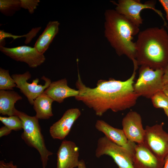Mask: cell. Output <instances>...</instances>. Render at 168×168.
<instances>
[{
    "label": "cell",
    "instance_id": "obj_1",
    "mask_svg": "<svg viewBox=\"0 0 168 168\" xmlns=\"http://www.w3.org/2000/svg\"><path fill=\"white\" fill-rule=\"evenodd\" d=\"M138 68L133 65L132 75L125 81L111 78L108 80L100 79L93 88L83 82L78 69L75 85L79 94L75 98L92 109L100 117L110 110L117 112L130 108L136 104L140 96L135 91L133 85Z\"/></svg>",
    "mask_w": 168,
    "mask_h": 168
},
{
    "label": "cell",
    "instance_id": "obj_2",
    "mask_svg": "<svg viewBox=\"0 0 168 168\" xmlns=\"http://www.w3.org/2000/svg\"><path fill=\"white\" fill-rule=\"evenodd\" d=\"M135 43L138 66L164 69L168 63V34L163 27L140 31Z\"/></svg>",
    "mask_w": 168,
    "mask_h": 168
},
{
    "label": "cell",
    "instance_id": "obj_3",
    "mask_svg": "<svg viewBox=\"0 0 168 168\" xmlns=\"http://www.w3.org/2000/svg\"><path fill=\"white\" fill-rule=\"evenodd\" d=\"M105 35L118 55H124L133 63L137 62L133 36L139 32L137 26L115 10L105 13Z\"/></svg>",
    "mask_w": 168,
    "mask_h": 168
},
{
    "label": "cell",
    "instance_id": "obj_4",
    "mask_svg": "<svg viewBox=\"0 0 168 168\" xmlns=\"http://www.w3.org/2000/svg\"><path fill=\"white\" fill-rule=\"evenodd\" d=\"M14 115L18 116L23 124V132L21 135L22 139L29 146L38 151L40 155L43 168H45L49 157L53 153L46 147L39 124V119L35 116H29L16 109L14 110Z\"/></svg>",
    "mask_w": 168,
    "mask_h": 168
},
{
    "label": "cell",
    "instance_id": "obj_5",
    "mask_svg": "<svg viewBox=\"0 0 168 168\" xmlns=\"http://www.w3.org/2000/svg\"><path fill=\"white\" fill-rule=\"evenodd\" d=\"M164 69L154 70L144 66H141L139 77L133 85L135 92L139 96L148 99L157 92L162 90Z\"/></svg>",
    "mask_w": 168,
    "mask_h": 168
},
{
    "label": "cell",
    "instance_id": "obj_6",
    "mask_svg": "<svg viewBox=\"0 0 168 168\" xmlns=\"http://www.w3.org/2000/svg\"><path fill=\"white\" fill-rule=\"evenodd\" d=\"M134 152L116 144L104 136L98 139L95 154L97 158L104 155L110 156L119 168H133Z\"/></svg>",
    "mask_w": 168,
    "mask_h": 168
},
{
    "label": "cell",
    "instance_id": "obj_7",
    "mask_svg": "<svg viewBox=\"0 0 168 168\" xmlns=\"http://www.w3.org/2000/svg\"><path fill=\"white\" fill-rule=\"evenodd\" d=\"M116 6L115 10L133 23L139 27L142 24L143 20L141 12L146 9L152 10L157 13L164 21V25L166 24L161 11L155 7L156 2L154 0L147 1L142 3L139 0H119L117 2L112 1Z\"/></svg>",
    "mask_w": 168,
    "mask_h": 168
},
{
    "label": "cell",
    "instance_id": "obj_8",
    "mask_svg": "<svg viewBox=\"0 0 168 168\" xmlns=\"http://www.w3.org/2000/svg\"><path fill=\"white\" fill-rule=\"evenodd\" d=\"M164 123L146 126L144 143L157 158L164 160L168 154V133L163 129Z\"/></svg>",
    "mask_w": 168,
    "mask_h": 168
},
{
    "label": "cell",
    "instance_id": "obj_9",
    "mask_svg": "<svg viewBox=\"0 0 168 168\" xmlns=\"http://www.w3.org/2000/svg\"><path fill=\"white\" fill-rule=\"evenodd\" d=\"M28 71L23 74H15L12 75L16 84V86L27 98L30 104L33 105L35 100L40 95L44 93L52 82L51 80L44 76L41 79L44 80V85H39V79L36 78L30 83L27 81L31 77Z\"/></svg>",
    "mask_w": 168,
    "mask_h": 168
},
{
    "label": "cell",
    "instance_id": "obj_10",
    "mask_svg": "<svg viewBox=\"0 0 168 168\" xmlns=\"http://www.w3.org/2000/svg\"><path fill=\"white\" fill-rule=\"evenodd\" d=\"M0 50L17 61L26 63L31 68L40 66L46 59L44 54L39 53L34 47L23 45L10 48L1 46Z\"/></svg>",
    "mask_w": 168,
    "mask_h": 168
},
{
    "label": "cell",
    "instance_id": "obj_11",
    "mask_svg": "<svg viewBox=\"0 0 168 168\" xmlns=\"http://www.w3.org/2000/svg\"><path fill=\"white\" fill-rule=\"evenodd\" d=\"M123 130L128 140L136 144L144 143L145 129L140 114L134 111L128 112L122 121Z\"/></svg>",
    "mask_w": 168,
    "mask_h": 168
},
{
    "label": "cell",
    "instance_id": "obj_12",
    "mask_svg": "<svg viewBox=\"0 0 168 168\" xmlns=\"http://www.w3.org/2000/svg\"><path fill=\"white\" fill-rule=\"evenodd\" d=\"M81 114V111L78 108L68 109L62 117L50 127L49 131L51 137L54 139L62 140L64 139Z\"/></svg>",
    "mask_w": 168,
    "mask_h": 168
},
{
    "label": "cell",
    "instance_id": "obj_13",
    "mask_svg": "<svg viewBox=\"0 0 168 168\" xmlns=\"http://www.w3.org/2000/svg\"><path fill=\"white\" fill-rule=\"evenodd\" d=\"M79 156V148L74 142L63 141L57 151L56 168L77 167Z\"/></svg>",
    "mask_w": 168,
    "mask_h": 168
},
{
    "label": "cell",
    "instance_id": "obj_14",
    "mask_svg": "<svg viewBox=\"0 0 168 168\" xmlns=\"http://www.w3.org/2000/svg\"><path fill=\"white\" fill-rule=\"evenodd\" d=\"M164 160L154 155L144 143L136 144L133 159V168H163Z\"/></svg>",
    "mask_w": 168,
    "mask_h": 168
},
{
    "label": "cell",
    "instance_id": "obj_15",
    "mask_svg": "<svg viewBox=\"0 0 168 168\" xmlns=\"http://www.w3.org/2000/svg\"><path fill=\"white\" fill-rule=\"evenodd\" d=\"M95 127L109 139L116 144L134 151L136 143L128 141L122 129L113 127L105 121L97 120Z\"/></svg>",
    "mask_w": 168,
    "mask_h": 168
},
{
    "label": "cell",
    "instance_id": "obj_16",
    "mask_svg": "<svg viewBox=\"0 0 168 168\" xmlns=\"http://www.w3.org/2000/svg\"><path fill=\"white\" fill-rule=\"evenodd\" d=\"M44 92L54 101L61 103L66 98L77 96L79 91L71 88L68 85L66 78L52 82Z\"/></svg>",
    "mask_w": 168,
    "mask_h": 168
},
{
    "label": "cell",
    "instance_id": "obj_17",
    "mask_svg": "<svg viewBox=\"0 0 168 168\" xmlns=\"http://www.w3.org/2000/svg\"><path fill=\"white\" fill-rule=\"evenodd\" d=\"M60 23L57 21H49L39 36L34 47L41 54L49 48L50 44L59 31Z\"/></svg>",
    "mask_w": 168,
    "mask_h": 168
},
{
    "label": "cell",
    "instance_id": "obj_18",
    "mask_svg": "<svg viewBox=\"0 0 168 168\" xmlns=\"http://www.w3.org/2000/svg\"><path fill=\"white\" fill-rule=\"evenodd\" d=\"M22 97L13 90L0 91V113L3 115H14L15 104Z\"/></svg>",
    "mask_w": 168,
    "mask_h": 168
},
{
    "label": "cell",
    "instance_id": "obj_19",
    "mask_svg": "<svg viewBox=\"0 0 168 168\" xmlns=\"http://www.w3.org/2000/svg\"><path fill=\"white\" fill-rule=\"evenodd\" d=\"M54 100L44 92L38 96L34 100L33 108L36 112L35 116L39 119H48L53 115L52 105Z\"/></svg>",
    "mask_w": 168,
    "mask_h": 168
},
{
    "label": "cell",
    "instance_id": "obj_20",
    "mask_svg": "<svg viewBox=\"0 0 168 168\" xmlns=\"http://www.w3.org/2000/svg\"><path fill=\"white\" fill-rule=\"evenodd\" d=\"M21 8L20 0H0V12L6 16H12Z\"/></svg>",
    "mask_w": 168,
    "mask_h": 168
},
{
    "label": "cell",
    "instance_id": "obj_21",
    "mask_svg": "<svg viewBox=\"0 0 168 168\" xmlns=\"http://www.w3.org/2000/svg\"><path fill=\"white\" fill-rule=\"evenodd\" d=\"M16 84L10 75L8 70L0 68V90H13Z\"/></svg>",
    "mask_w": 168,
    "mask_h": 168
},
{
    "label": "cell",
    "instance_id": "obj_22",
    "mask_svg": "<svg viewBox=\"0 0 168 168\" xmlns=\"http://www.w3.org/2000/svg\"><path fill=\"white\" fill-rule=\"evenodd\" d=\"M0 120L5 126L12 130L18 131L23 129L22 122L16 115L9 117L0 116Z\"/></svg>",
    "mask_w": 168,
    "mask_h": 168
},
{
    "label": "cell",
    "instance_id": "obj_23",
    "mask_svg": "<svg viewBox=\"0 0 168 168\" xmlns=\"http://www.w3.org/2000/svg\"><path fill=\"white\" fill-rule=\"evenodd\" d=\"M151 99L155 107L162 108L164 110L168 109V97L162 91L155 93Z\"/></svg>",
    "mask_w": 168,
    "mask_h": 168
},
{
    "label": "cell",
    "instance_id": "obj_24",
    "mask_svg": "<svg viewBox=\"0 0 168 168\" xmlns=\"http://www.w3.org/2000/svg\"><path fill=\"white\" fill-rule=\"evenodd\" d=\"M41 29L40 27L33 28L26 35L21 36L15 35L11 33L5 32L3 30H0V46H4L5 44V39L6 38H12L14 40L19 37H28L31 40L35 36Z\"/></svg>",
    "mask_w": 168,
    "mask_h": 168
},
{
    "label": "cell",
    "instance_id": "obj_25",
    "mask_svg": "<svg viewBox=\"0 0 168 168\" xmlns=\"http://www.w3.org/2000/svg\"><path fill=\"white\" fill-rule=\"evenodd\" d=\"M21 8L27 10L30 14H33L40 2L39 0H20Z\"/></svg>",
    "mask_w": 168,
    "mask_h": 168
},
{
    "label": "cell",
    "instance_id": "obj_26",
    "mask_svg": "<svg viewBox=\"0 0 168 168\" xmlns=\"http://www.w3.org/2000/svg\"><path fill=\"white\" fill-rule=\"evenodd\" d=\"M0 168H17V167L13 164L12 161L6 163L3 161H0Z\"/></svg>",
    "mask_w": 168,
    "mask_h": 168
},
{
    "label": "cell",
    "instance_id": "obj_27",
    "mask_svg": "<svg viewBox=\"0 0 168 168\" xmlns=\"http://www.w3.org/2000/svg\"><path fill=\"white\" fill-rule=\"evenodd\" d=\"M12 130L7 126H2L0 128V137L7 135L9 134L12 132Z\"/></svg>",
    "mask_w": 168,
    "mask_h": 168
},
{
    "label": "cell",
    "instance_id": "obj_28",
    "mask_svg": "<svg viewBox=\"0 0 168 168\" xmlns=\"http://www.w3.org/2000/svg\"><path fill=\"white\" fill-rule=\"evenodd\" d=\"M159 2L163 7L166 13V17L168 21V0H159Z\"/></svg>",
    "mask_w": 168,
    "mask_h": 168
},
{
    "label": "cell",
    "instance_id": "obj_29",
    "mask_svg": "<svg viewBox=\"0 0 168 168\" xmlns=\"http://www.w3.org/2000/svg\"><path fill=\"white\" fill-rule=\"evenodd\" d=\"M164 70L163 80L165 85L168 84V63Z\"/></svg>",
    "mask_w": 168,
    "mask_h": 168
},
{
    "label": "cell",
    "instance_id": "obj_30",
    "mask_svg": "<svg viewBox=\"0 0 168 168\" xmlns=\"http://www.w3.org/2000/svg\"><path fill=\"white\" fill-rule=\"evenodd\" d=\"M77 167V168H86L85 163L83 160L79 161Z\"/></svg>",
    "mask_w": 168,
    "mask_h": 168
},
{
    "label": "cell",
    "instance_id": "obj_31",
    "mask_svg": "<svg viewBox=\"0 0 168 168\" xmlns=\"http://www.w3.org/2000/svg\"><path fill=\"white\" fill-rule=\"evenodd\" d=\"M162 91L168 97V84L164 85Z\"/></svg>",
    "mask_w": 168,
    "mask_h": 168
},
{
    "label": "cell",
    "instance_id": "obj_32",
    "mask_svg": "<svg viewBox=\"0 0 168 168\" xmlns=\"http://www.w3.org/2000/svg\"><path fill=\"white\" fill-rule=\"evenodd\" d=\"M163 168H168V154L164 160V164Z\"/></svg>",
    "mask_w": 168,
    "mask_h": 168
},
{
    "label": "cell",
    "instance_id": "obj_33",
    "mask_svg": "<svg viewBox=\"0 0 168 168\" xmlns=\"http://www.w3.org/2000/svg\"><path fill=\"white\" fill-rule=\"evenodd\" d=\"M164 112L168 118V109L164 110Z\"/></svg>",
    "mask_w": 168,
    "mask_h": 168
}]
</instances>
